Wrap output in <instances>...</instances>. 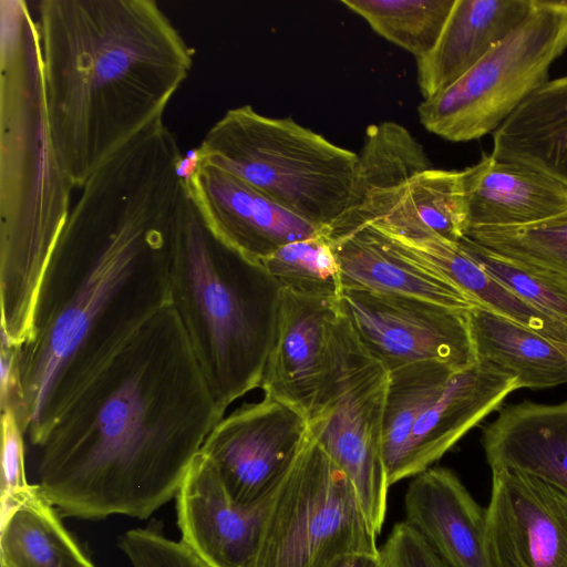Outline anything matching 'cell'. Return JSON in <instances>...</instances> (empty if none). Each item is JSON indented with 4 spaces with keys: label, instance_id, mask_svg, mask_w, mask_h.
I'll list each match as a JSON object with an SVG mask.
<instances>
[{
    "label": "cell",
    "instance_id": "1",
    "mask_svg": "<svg viewBox=\"0 0 567 567\" xmlns=\"http://www.w3.org/2000/svg\"><path fill=\"white\" fill-rule=\"evenodd\" d=\"M175 135L157 121L81 187L44 269L19 349L23 433L38 447L97 373L169 305L187 193Z\"/></svg>",
    "mask_w": 567,
    "mask_h": 567
},
{
    "label": "cell",
    "instance_id": "21",
    "mask_svg": "<svg viewBox=\"0 0 567 567\" xmlns=\"http://www.w3.org/2000/svg\"><path fill=\"white\" fill-rule=\"evenodd\" d=\"M343 288L416 297L452 308L478 307L454 282L367 226L331 241Z\"/></svg>",
    "mask_w": 567,
    "mask_h": 567
},
{
    "label": "cell",
    "instance_id": "11",
    "mask_svg": "<svg viewBox=\"0 0 567 567\" xmlns=\"http://www.w3.org/2000/svg\"><path fill=\"white\" fill-rule=\"evenodd\" d=\"M307 435L301 411L264 395L224 416L200 453L215 466L231 502L254 507L275 493Z\"/></svg>",
    "mask_w": 567,
    "mask_h": 567
},
{
    "label": "cell",
    "instance_id": "16",
    "mask_svg": "<svg viewBox=\"0 0 567 567\" xmlns=\"http://www.w3.org/2000/svg\"><path fill=\"white\" fill-rule=\"evenodd\" d=\"M404 509L446 567H491L485 509L452 470L430 467L414 476Z\"/></svg>",
    "mask_w": 567,
    "mask_h": 567
},
{
    "label": "cell",
    "instance_id": "30",
    "mask_svg": "<svg viewBox=\"0 0 567 567\" xmlns=\"http://www.w3.org/2000/svg\"><path fill=\"white\" fill-rule=\"evenodd\" d=\"M465 237L567 284V210L525 226L470 230Z\"/></svg>",
    "mask_w": 567,
    "mask_h": 567
},
{
    "label": "cell",
    "instance_id": "18",
    "mask_svg": "<svg viewBox=\"0 0 567 567\" xmlns=\"http://www.w3.org/2000/svg\"><path fill=\"white\" fill-rule=\"evenodd\" d=\"M371 224L460 241L467 231L463 171L426 169L371 198L354 215L334 223L328 229V238L332 241Z\"/></svg>",
    "mask_w": 567,
    "mask_h": 567
},
{
    "label": "cell",
    "instance_id": "28",
    "mask_svg": "<svg viewBox=\"0 0 567 567\" xmlns=\"http://www.w3.org/2000/svg\"><path fill=\"white\" fill-rule=\"evenodd\" d=\"M456 371L445 363L427 360L389 372L383 420L386 477L401 458L417 419Z\"/></svg>",
    "mask_w": 567,
    "mask_h": 567
},
{
    "label": "cell",
    "instance_id": "38",
    "mask_svg": "<svg viewBox=\"0 0 567 567\" xmlns=\"http://www.w3.org/2000/svg\"><path fill=\"white\" fill-rule=\"evenodd\" d=\"M539 6L567 14V0H536Z\"/></svg>",
    "mask_w": 567,
    "mask_h": 567
},
{
    "label": "cell",
    "instance_id": "12",
    "mask_svg": "<svg viewBox=\"0 0 567 567\" xmlns=\"http://www.w3.org/2000/svg\"><path fill=\"white\" fill-rule=\"evenodd\" d=\"M485 513L491 567H567V492L524 473L492 471Z\"/></svg>",
    "mask_w": 567,
    "mask_h": 567
},
{
    "label": "cell",
    "instance_id": "27",
    "mask_svg": "<svg viewBox=\"0 0 567 567\" xmlns=\"http://www.w3.org/2000/svg\"><path fill=\"white\" fill-rule=\"evenodd\" d=\"M432 167L423 145L403 125L385 121L368 126L349 203L337 221L354 215L371 198Z\"/></svg>",
    "mask_w": 567,
    "mask_h": 567
},
{
    "label": "cell",
    "instance_id": "37",
    "mask_svg": "<svg viewBox=\"0 0 567 567\" xmlns=\"http://www.w3.org/2000/svg\"><path fill=\"white\" fill-rule=\"evenodd\" d=\"M329 567H386L381 553H353L339 557Z\"/></svg>",
    "mask_w": 567,
    "mask_h": 567
},
{
    "label": "cell",
    "instance_id": "25",
    "mask_svg": "<svg viewBox=\"0 0 567 567\" xmlns=\"http://www.w3.org/2000/svg\"><path fill=\"white\" fill-rule=\"evenodd\" d=\"M477 361L517 380L518 389L567 384V342L543 336L482 307L467 311Z\"/></svg>",
    "mask_w": 567,
    "mask_h": 567
},
{
    "label": "cell",
    "instance_id": "4",
    "mask_svg": "<svg viewBox=\"0 0 567 567\" xmlns=\"http://www.w3.org/2000/svg\"><path fill=\"white\" fill-rule=\"evenodd\" d=\"M74 187L53 145L40 34L23 0L0 1L1 338L22 346Z\"/></svg>",
    "mask_w": 567,
    "mask_h": 567
},
{
    "label": "cell",
    "instance_id": "9",
    "mask_svg": "<svg viewBox=\"0 0 567 567\" xmlns=\"http://www.w3.org/2000/svg\"><path fill=\"white\" fill-rule=\"evenodd\" d=\"M530 14L445 90L417 107L421 124L451 142L493 134L548 81L567 49V14L533 0Z\"/></svg>",
    "mask_w": 567,
    "mask_h": 567
},
{
    "label": "cell",
    "instance_id": "19",
    "mask_svg": "<svg viewBox=\"0 0 567 567\" xmlns=\"http://www.w3.org/2000/svg\"><path fill=\"white\" fill-rule=\"evenodd\" d=\"M467 231L535 224L567 210V187L529 166L483 154L463 169Z\"/></svg>",
    "mask_w": 567,
    "mask_h": 567
},
{
    "label": "cell",
    "instance_id": "23",
    "mask_svg": "<svg viewBox=\"0 0 567 567\" xmlns=\"http://www.w3.org/2000/svg\"><path fill=\"white\" fill-rule=\"evenodd\" d=\"M374 229L398 248L445 276L478 307L543 336L567 342V326L538 312L493 278L462 247L426 233H400L382 226Z\"/></svg>",
    "mask_w": 567,
    "mask_h": 567
},
{
    "label": "cell",
    "instance_id": "8",
    "mask_svg": "<svg viewBox=\"0 0 567 567\" xmlns=\"http://www.w3.org/2000/svg\"><path fill=\"white\" fill-rule=\"evenodd\" d=\"M377 536L350 480L308 433L275 491L251 567H329L379 554Z\"/></svg>",
    "mask_w": 567,
    "mask_h": 567
},
{
    "label": "cell",
    "instance_id": "36",
    "mask_svg": "<svg viewBox=\"0 0 567 567\" xmlns=\"http://www.w3.org/2000/svg\"><path fill=\"white\" fill-rule=\"evenodd\" d=\"M19 349L1 339V412H12L21 429L24 419L23 393L19 374ZM23 431V430H22Z\"/></svg>",
    "mask_w": 567,
    "mask_h": 567
},
{
    "label": "cell",
    "instance_id": "24",
    "mask_svg": "<svg viewBox=\"0 0 567 567\" xmlns=\"http://www.w3.org/2000/svg\"><path fill=\"white\" fill-rule=\"evenodd\" d=\"M492 155L567 187V75L548 80L493 134Z\"/></svg>",
    "mask_w": 567,
    "mask_h": 567
},
{
    "label": "cell",
    "instance_id": "33",
    "mask_svg": "<svg viewBox=\"0 0 567 567\" xmlns=\"http://www.w3.org/2000/svg\"><path fill=\"white\" fill-rule=\"evenodd\" d=\"M118 546L133 567H210L182 540L167 538L157 525L128 529Z\"/></svg>",
    "mask_w": 567,
    "mask_h": 567
},
{
    "label": "cell",
    "instance_id": "22",
    "mask_svg": "<svg viewBox=\"0 0 567 567\" xmlns=\"http://www.w3.org/2000/svg\"><path fill=\"white\" fill-rule=\"evenodd\" d=\"M533 0H455L434 48L417 61L423 99L449 87L533 11Z\"/></svg>",
    "mask_w": 567,
    "mask_h": 567
},
{
    "label": "cell",
    "instance_id": "5",
    "mask_svg": "<svg viewBox=\"0 0 567 567\" xmlns=\"http://www.w3.org/2000/svg\"><path fill=\"white\" fill-rule=\"evenodd\" d=\"M281 289L209 227L188 188L172 245L169 305L176 311L218 413L260 388Z\"/></svg>",
    "mask_w": 567,
    "mask_h": 567
},
{
    "label": "cell",
    "instance_id": "14",
    "mask_svg": "<svg viewBox=\"0 0 567 567\" xmlns=\"http://www.w3.org/2000/svg\"><path fill=\"white\" fill-rule=\"evenodd\" d=\"M274 494L257 506H237L199 452L176 494L182 542L210 567H251Z\"/></svg>",
    "mask_w": 567,
    "mask_h": 567
},
{
    "label": "cell",
    "instance_id": "3",
    "mask_svg": "<svg viewBox=\"0 0 567 567\" xmlns=\"http://www.w3.org/2000/svg\"><path fill=\"white\" fill-rule=\"evenodd\" d=\"M37 22L53 145L81 188L163 120L194 50L154 0H42Z\"/></svg>",
    "mask_w": 567,
    "mask_h": 567
},
{
    "label": "cell",
    "instance_id": "20",
    "mask_svg": "<svg viewBox=\"0 0 567 567\" xmlns=\"http://www.w3.org/2000/svg\"><path fill=\"white\" fill-rule=\"evenodd\" d=\"M481 442L491 471L524 473L567 492V400L506 405Z\"/></svg>",
    "mask_w": 567,
    "mask_h": 567
},
{
    "label": "cell",
    "instance_id": "32",
    "mask_svg": "<svg viewBox=\"0 0 567 567\" xmlns=\"http://www.w3.org/2000/svg\"><path fill=\"white\" fill-rule=\"evenodd\" d=\"M460 243L481 267L522 301L567 326V284L489 250L466 237Z\"/></svg>",
    "mask_w": 567,
    "mask_h": 567
},
{
    "label": "cell",
    "instance_id": "15",
    "mask_svg": "<svg viewBox=\"0 0 567 567\" xmlns=\"http://www.w3.org/2000/svg\"><path fill=\"white\" fill-rule=\"evenodd\" d=\"M518 389L513 375L483 361L452 374L417 419L388 483L414 477L439 461L470 430Z\"/></svg>",
    "mask_w": 567,
    "mask_h": 567
},
{
    "label": "cell",
    "instance_id": "17",
    "mask_svg": "<svg viewBox=\"0 0 567 567\" xmlns=\"http://www.w3.org/2000/svg\"><path fill=\"white\" fill-rule=\"evenodd\" d=\"M339 301L281 290L275 341L260 388L301 411H310L323 369L329 323Z\"/></svg>",
    "mask_w": 567,
    "mask_h": 567
},
{
    "label": "cell",
    "instance_id": "13",
    "mask_svg": "<svg viewBox=\"0 0 567 567\" xmlns=\"http://www.w3.org/2000/svg\"><path fill=\"white\" fill-rule=\"evenodd\" d=\"M188 192L213 231L247 260L260 261L279 247L327 230L278 205L237 176L198 163Z\"/></svg>",
    "mask_w": 567,
    "mask_h": 567
},
{
    "label": "cell",
    "instance_id": "35",
    "mask_svg": "<svg viewBox=\"0 0 567 567\" xmlns=\"http://www.w3.org/2000/svg\"><path fill=\"white\" fill-rule=\"evenodd\" d=\"M380 553L386 567H446L406 520L392 527Z\"/></svg>",
    "mask_w": 567,
    "mask_h": 567
},
{
    "label": "cell",
    "instance_id": "6",
    "mask_svg": "<svg viewBox=\"0 0 567 567\" xmlns=\"http://www.w3.org/2000/svg\"><path fill=\"white\" fill-rule=\"evenodd\" d=\"M198 163L228 172L327 230L347 209L358 154L291 117L229 109L206 132Z\"/></svg>",
    "mask_w": 567,
    "mask_h": 567
},
{
    "label": "cell",
    "instance_id": "29",
    "mask_svg": "<svg viewBox=\"0 0 567 567\" xmlns=\"http://www.w3.org/2000/svg\"><path fill=\"white\" fill-rule=\"evenodd\" d=\"M374 32L416 60L436 44L455 0H341Z\"/></svg>",
    "mask_w": 567,
    "mask_h": 567
},
{
    "label": "cell",
    "instance_id": "10",
    "mask_svg": "<svg viewBox=\"0 0 567 567\" xmlns=\"http://www.w3.org/2000/svg\"><path fill=\"white\" fill-rule=\"evenodd\" d=\"M339 310L389 372L420 361L462 370L477 362L468 310L425 299L343 288Z\"/></svg>",
    "mask_w": 567,
    "mask_h": 567
},
{
    "label": "cell",
    "instance_id": "26",
    "mask_svg": "<svg viewBox=\"0 0 567 567\" xmlns=\"http://www.w3.org/2000/svg\"><path fill=\"white\" fill-rule=\"evenodd\" d=\"M1 567H94L38 484L1 503Z\"/></svg>",
    "mask_w": 567,
    "mask_h": 567
},
{
    "label": "cell",
    "instance_id": "31",
    "mask_svg": "<svg viewBox=\"0 0 567 567\" xmlns=\"http://www.w3.org/2000/svg\"><path fill=\"white\" fill-rule=\"evenodd\" d=\"M281 290L339 301L343 286L333 246L327 235L286 244L260 261Z\"/></svg>",
    "mask_w": 567,
    "mask_h": 567
},
{
    "label": "cell",
    "instance_id": "7",
    "mask_svg": "<svg viewBox=\"0 0 567 567\" xmlns=\"http://www.w3.org/2000/svg\"><path fill=\"white\" fill-rule=\"evenodd\" d=\"M389 378V370L364 349L338 310L329 323L308 433L348 476L377 535L386 516L390 487L383 457Z\"/></svg>",
    "mask_w": 567,
    "mask_h": 567
},
{
    "label": "cell",
    "instance_id": "34",
    "mask_svg": "<svg viewBox=\"0 0 567 567\" xmlns=\"http://www.w3.org/2000/svg\"><path fill=\"white\" fill-rule=\"evenodd\" d=\"M1 503L30 488L24 472V433L12 412H1Z\"/></svg>",
    "mask_w": 567,
    "mask_h": 567
},
{
    "label": "cell",
    "instance_id": "2",
    "mask_svg": "<svg viewBox=\"0 0 567 567\" xmlns=\"http://www.w3.org/2000/svg\"><path fill=\"white\" fill-rule=\"evenodd\" d=\"M221 419L168 305L50 429L38 446V486L66 517L148 518L176 497Z\"/></svg>",
    "mask_w": 567,
    "mask_h": 567
}]
</instances>
